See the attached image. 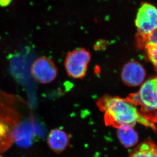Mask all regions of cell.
Listing matches in <instances>:
<instances>
[{"instance_id": "obj_1", "label": "cell", "mask_w": 157, "mask_h": 157, "mask_svg": "<svg viewBox=\"0 0 157 157\" xmlns=\"http://www.w3.org/2000/svg\"><path fill=\"white\" fill-rule=\"evenodd\" d=\"M97 106L104 113L106 126L117 129L122 126L134 127L138 123L157 131L154 123L143 117L137 107L127 99L104 95L98 99Z\"/></svg>"}, {"instance_id": "obj_2", "label": "cell", "mask_w": 157, "mask_h": 157, "mask_svg": "<svg viewBox=\"0 0 157 157\" xmlns=\"http://www.w3.org/2000/svg\"><path fill=\"white\" fill-rule=\"evenodd\" d=\"M24 117L11 96L0 92V153L9 150Z\"/></svg>"}, {"instance_id": "obj_3", "label": "cell", "mask_w": 157, "mask_h": 157, "mask_svg": "<svg viewBox=\"0 0 157 157\" xmlns=\"http://www.w3.org/2000/svg\"><path fill=\"white\" fill-rule=\"evenodd\" d=\"M126 99L137 107L146 119L157 123V75L144 82L138 92L130 94Z\"/></svg>"}, {"instance_id": "obj_4", "label": "cell", "mask_w": 157, "mask_h": 157, "mask_svg": "<svg viewBox=\"0 0 157 157\" xmlns=\"http://www.w3.org/2000/svg\"><path fill=\"white\" fill-rule=\"evenodd\" d=\"M135 25L137 46L140 49L145 39L157 30V8L149 3L142 4L138 9Z\"/></svg>"}, {"instance_id": "obj_5", "label": "cell", "mask_w": 157, "mask_h": 157, "mask_svg": "<svg viewBox=\"0 0 157 157\" xmlns=\"http://www.w3.org/2000/svg\"><path fill=\"white\" fill-rule=\"evenodd\" d=\"M90 54L83 48L75 49L67 54L64 65L67 74L73 78H83L90 62Z\"/></svg>"}, {"instance_id": "obj_6", "label": "cell", "mask_w": 157, "mask_h": 157, "mask_svg": "<svg viewBox=\"0 0 157 157\" xmlns=\"http://www.w3.org/2000/svg\"><path fill=\"white\" fill-rule=\"evenodd\" d=\"M30 71L34 80L41 84L52 83L58 75V68L55 62L46 57H40L35 60Z\"/></svg>"}, {"instance_id": "obj_7", "label": "cell", "mask_w": 157, "mask_h": 157, "mask_svg": "<svg viewBox=\"0 0 157 157\" xmlns=\"http://www.w3.org/2000/svg\"><path fill=\"white\" fill-rule=\"evenodd\" d=\"M146 76V71L140 63L130 61L123 67L121 78L123 82L128 86L137 87L144 83Z\"/></svg>"}, {"instance_id": "obj_8", "label": "cell", "mask_w": 157, "mask_h": 157, "mask_svg": "<svg viewBox=\"0 0 157 157\" xmlns=\"http://www.w3.org/2000/svg\"><path fill=\"white\" fill-rule=\"evenodd\" d=\"M70 138L68 134L59 128H55L48 134V145L49 148L56 154L65 151L70 143Z\"/></svg>"}, {"instance_id": "obj_9", "label": "cell", "mask_w": 157, "mask_h": 157, "mask_svg": "<svg viewBox=\"0 0 157 157\" xmlns=\"http://www.w3.org/2000/svg\"><path fill=\"white\" fill-rule=\"evenodd\" d=\"M117 136L125 148H131L138 143L139 136L133 127L122 126L117 128Z\"/></svg>"}, {"instance_id": "obj_10", "label": "cell", "mask_w": 157, "mask_h": 157, "mask_svg": "<svg viewBox=\"0 0 157 157\" xmlns=\"http://www.w3.org/2000/svg\"><path fill=\"white\" fill-rule=\"evenodd\" d=\"M140 49L144 50L147 58L157 73V30L145 39Z\"/></svg>"}, {"instance_id": "obj_11", "label": "cell", "mask_w": 157, "mask_h": 157, "mask_svg": "<svg viewBox=\"0 0 157 157\" xmlns=\"http://www.w3.org/2000/svg\"><path fill=\"white\" fill-rule=\"evenodd\" d=\"M128 157H157V144L152 140H145L131 151Z\"/></svg>"}, {"instance_id": "obj_12", "label": "cell", "mask_w": 157, "mask_h": 157, "mask_svg": "<svg viewBox=\"0 0 157 157\" xmlns=\"http://www.w3.org/2000/svg\"><path fill=\"white\" fill-rule=\"evenodd\" d=\"M11 0H0V6H7L10 4Z\"/></svg>"}, {"instance_id": "obj_13", "label": "cell", "mask_w": 157, "mask_h": 157, "mask_svg": "<svg viewBox=\"0 0 157 157\" xmlns=\"http://www.w3.org/2000/svg\"><path fill=\"white\" fill-rule=\"evenodd\" d=\"M0 157H4V156H2V155L1 154V153H0Z\"/></svg>"}]
</instances>
